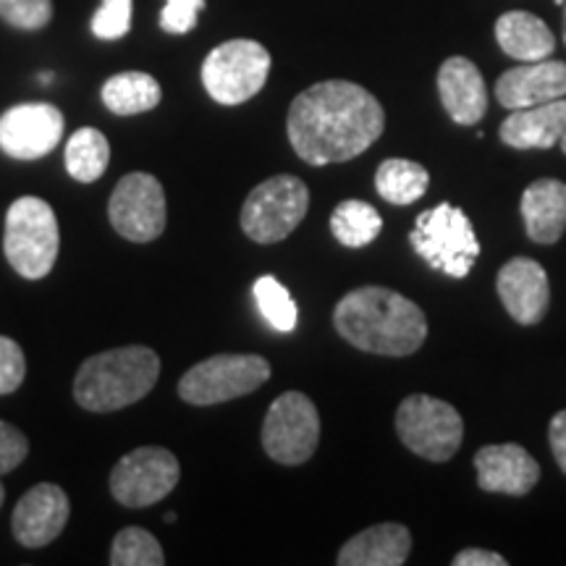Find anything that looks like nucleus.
Wrapping results in <instances>:
<instances>
[{
  "mask_svg": "<svg viewBox=\"0 0 566 566\" xmlns=\"http://www.w3.org/2000/svg\"><path fill=\"white\" fill-rule=\"evenodd\" d=\"M386 129L384 105L365 87L344 80L313 84L294 97L286 132L310 166L346 163L370 150Z\"/></svg>",
  "mask_w": 566,
  "mask_h": 566,
  "instance_id": "nucleus-1",
  "label": "nucleus"
},
{
  "mask_svg": "<svg viewBox=\"0 0 566 566\" xmlns=\"http://www.w3.org/2000/svg\"><path fill=\"white\" fill-rule=\"evenodd\" d=\"M334 325L344 342L384 357H409L428 338L420 304L384 286H363L346 294L334 310Z\"/></svg>",
  "mask_w": 566,
  "mask_h": 566,
  "instance_id": "nucleus-2",
  "label": "nucleus"
},
{
  "mask_svg": "<svg viewBox=\"0 0 566 566\" xmlns=\"http://www.w3.org/2000/svg\"><path fill=\"white\" fill-rule=\"evenodd\" d=\"M160 357L150 346H118L84 359L74 378V399L87 412H116L153 391Z\"/></svg>",
  "mask_w": 566,
  "mask_h": 566,
  "instance_id": "nucleus-3",
  "label": "nucleus"
},
{
  "mask_svg": "<svg viewBox=\"0 0 566 566\" xmlns=\"http://www.w3.org/2000/svg\"><path fill=\"white\" fill-rule=\"evenodd\" d=\"M61 233L51 205L40 197H19L6 212L3 252L21 279L40 281L53 271Z\"/></svg>",
  "mask_w": 566,
  "mask_h": 566,
  "instance_id": "nucleus-4",
  "label": "nucleus"
},
{
  "mask_svg": "<svg viewBox=\"0 0 566 566\" xmlns=\"http://www.w3.org/2000/svg\"><path fill=\"white\" fill-rule=\"evenodd\" d=\"M409 244L433 271L449 279H467L480 258V242L464 210L441 202L415 218Z\"/></svg>",
  "mask_w": 566,
  "mask_h": 566,
  "instance_id": "nucleus-5",
  "label": "nucleus"
},
{
  "mask_svg": "<svg viewBox=\"0 0 566 566\" xmlns=\"http://www.w3.org/2000/svg\"><path fill=\"white\" fill-rule=\"evenodd\" d=\"M271 378V363L260 354H216L189 367L179 396L192 407H212L258 391Z\"/></svg>",
  "mask_w": 566,
  "mask_h": 566,
  "instance_id": "nucleus-6",
  "label": "nucleus"
},
{
  "mask_svg": "<svg viewBox=\"0 0 566 566\" xmlns=\"http://www.w3.org/2000/svg\"><path fill=\"white\" fill-rule=\"evenodd\" d=\"M396 433L401 443L428 462H449L464 438L462 415L449 401L412 394L396 409Z\"/></svg>",
  "mask_w": 566,
  "mask_h": 566,
  "instance_id": "nucleus-7",
  "label": "nucleus"
},
{
  "mask_svg": "<svg viewBox=\"0 0 566 566\" xmlns=\"http://www.w3.org/2000/svg\"><path fill=\"white\" fill-rule=\"evenodd\" d=\"M310 208L307 184L296 176H271L252 189L242 208V231L258 244H275L292 237Z\"/></svg>",
  "mask_w": 566,
  "mask_h": 566,
  "instance_id": "nucleus-8",
  "label": "nucleus"
},
{
  "mask_svg": "<svg viewBox=\"0 0 566 566\" xmlns=\"http://www.w3.org/2000/svg\"><path fill=\"white\" fill-rule=\"evenodd\" d=\"M271 53L254 40H229L212 48L202 63V84L221 105H242L265 87Z\"/></svg>",
  "mask_w": 566,
  "mask_h": 566,
  "instance_id": "nucleus-9",
  "label": "nucleus"
},
{
  "mask_svg": "<svg viewBox=\"0 0 566 566\" xmlns=\"http://www.w3.org/2000/svg\"><path fill=\"white\" fill-rule=\"evenodd\" d=\"M321 441V415L310 396L286 391L273 401L263 422V449L273 462L296 467L315 454Z\"/></svg>",
  "mask_w": 566,
  "mask_h": 566,
  "instance_id": "nucleus-10",
  "label": "nucleus"
},
{
  "mask_svg": "<svg viewBox=\"0 0 566 566\" xmlns=\"http://www.w3.org/2000/svg\"><path fill=\"white\" fill-rule=\"evenodd\" d=\"M181 464L163 446H142L122 457L111 472V493L122 506L158 504L179 485Z\"/></svg>",
  "mask_w": 566,
  "mask_h": 566,
  "instance_id": "nucleus-11",
  "label": "nucleus"
},
{
  "mask_svg": "<svg viewBox=\"0 0 566 566\" xmlns=\"http://www.w3.org/2000/svg\"><path fill=\"white\" fill-rule=\"evenodd\" d=\"M111 226L126 242H155L168 221L166 192L153 174H126L113 189L108 202Z\"/></svg>",
  "mask_w": 566,
  "mask_h": 566,
  "instance_id": "nucleus-12",
  "label": "nucleus"
},
{
  "mask_svg": "<svg viewBox=\"0 0 566 566\" xmlns=\"http://www.w3.org/2000/svg\"><path fill=\"white\" fill-rule=\"evenodd\" d=\"M63 113L51 103H21L0 116V150L17 160L45 158L63 137Z\"/></svg>",
  "mask_w": 566,
  "mask_h": 566,
  "instance_id": "nucleus-13",
  "label": "nucleus"
},
{
  "mask_svg": "<svg viewBox=\"0 0 566 566\" xmlns=\"http://www.w3.org/2000/svg\"><path fill=\"white\" fill-rule=\"evenodd\" d=\"M71 514L69 495L53 483H40L27 491L13 509V537L24 548H42L63 533Z\"/></svg>",
  "mask_w": 566,
  "mask_h": 566,
  "instance_id": "nucleus-14",
  "label": "nucleus"
},
{
  "mask_svg": "<svg viewBox=\"0 0 566 566\" xmlns=\"http://www.w3.org/2000/svg\"><path fill=\"white\" fill-rule=\"evenodd\" d=\"M506 313L520 325H537L548 313L551 286L548 273L533 258H514L499 271L495 279Z\"/></svg>",
  "mask_w": 566,
  "mask_h": 566,
  "instance_id": "nucleus-15",
  "label": "nucleus"
},
{
  "mask_svg": "<svg viewBox=\"0 0 566 566\" xmlns=\"http://www.w3.org/2000/svg\"><path fill=\"white\" fill-rule=\"evenodd\" d=\"M495 97L509 111L533 108L566 97V63L546 59L509 69L495 82Z\"/></svg>",
  "mask_w": 566,
  "mask_h": 566,
  "instance_id": "nucleus-16",
  "label": "nucleus"
},
{
  "mask_svg": "<svg viewBox=\"0 0 566 566\" xmlns=\"http://www.w3.org/2000/svg\"><path fill=\"white\" fill-rule=\"evenodd\" d=\"M478 485L488 493L525 495L541 480V464L516 443L483 446L475 454Z\"/></svg>",
  "mask_w": 566,
  "mask_h": 566,
  "instance_id": "nucleus-17",
  "label": "nucleus"
},
{
  "mask_svg": "<svg viewBox=\"0 0 566 566\" xmlns=\"http://www.w3.org/2000/svg\"><path fill=\"white\" fill-rule=\"evenodd\" d=\"M438 92L451 122L475 126L488 111V90L480 69L470 59L454 55L438 69Z\"/></svg>",
  "mask_w": 566,
  "mask_h": 566,
  "instance_id": "nucleus-18",
  "label": "nucleus"
},
{
  "mask_svg": "<svg viewBox=\"0 0 566 566\" xmlns=\"http://www.w3.org/2000/svg\"><path fill=\"white\" fill-rule=\"evenodd\" d=\"M566 134V97L512 111L501 124V142L514 150H548Z\"/></svg>",
  "mask_w": 566,
  "mask_h": 566,
  "instance_id": "nucleus-19",
  "label": "nucleus"
},
{
  "mask_svg": "<svg viewBox=\"0 0 566 566\" xmlns=\"http://www.w3.org/2000/svg\"><path fill=\"white\" fill-rule=\"evenodd\" d=\"M412 551V533L405 525L367 527L344 543L338 551V566H401Z\"/></svg>",
  "mask_w": 566,
  "mask_h": 566,
  "instance_id": "nucleus-20",
  "label": "nucleus"
},
{
  "mask_svg": "<svg viewBox=\"0 0 566 566\" xmlns=\"http://www.w3.org/2000/svg\"><path fill=\"white\" fill-rule=\"evenodd\" d=\"M525 231L535 244H556L566 231V184L537 179L522 192Z\"/></svg>",
  "mask_w": 566,
  "mask_h": 566,
  "instance_id": "nucleus-21",
  "label": "nucleus"
},
{
  "mask_svg": "<svg viewBox=\"0 0 566 566\" xmlns=\"http://www.w3.org/2000/svg\"><path fill=\"white\" fill-rule=\"evenodd\" d=\"M495 40L509 59L522 63L546 61L556 51V38L546 21L527 11H509L495 21Z\"/></svg>",
  "mask_w": 566,
  "mask_h": 566,
  "instance_id": "nucleus-22",
  "label": "nucleus"
},
{
  "mask_svg": "<svg viewBox=\"0 0 566 566\" xmlns=\"http://www.w3.org/2000/svg\"><path fill=\"white\" fill-rule=\"evenodd\" d=\"M101 95L105 108L116 116H137V113L158 108L163 90L158 80L145 71H124L103 84Z\"/></svg>",
  "mask_w": 566,
  "mask_h": 566,
  "instance_id": "nucleus-23",
  "label": "nucleus"
},
{
  "mask_svg": "<svg viewBox=\"0 0 566 566\" xmlns=\"http://www.w3.org/2000/svg\"><path fill=\"white\" fill-rule=\"evenodd\" d=\"M430 174L420 163L407 158H388L375 174V189L391 205H412L428 192Z\"/></svg>",
  "mask_w": 566,
  "mask_h": 566,
  "instance_id": "nucleus-24",
  "label": "nucleus"
},
{
  "mask_svg": "<svg viewBox=\"0 0 566 566\" xmlns=\"http://www.w3.org/2000/svg\"><path fill=\"white\" fill-rule=\"evenodd\" d=\"M111 163V145L103 132L84 126V129L74 132L66 142V171L71 179L92 184L108 171Z\"/></svg>",
  "mask_w": 566,
  "mask_h": 566,
  "instance_id": "nucleus-25",
  "label": "nucleus"
},
{
  "mask_svg": "<svg viewBox=\"0 0 566 566\" xmlns=\"http://www.w3.org/2000/svg\"><path fill=\"white\" fill-rule=\"evenodd\" d=\"M331 231H334L336 242L344 247H367L384 231V218L380 212L363 200H344L336 205L334 216H331Z\"/></svg>",
  "mask_w": 566,
  "mask_h": 566,
  "instance_id": "nucleus-26",
  "label": "nucleus"
},
{
  "mask_svg": "<svg viewBox=\"0 0 566 566\" xmlns=\"http://www.w3.org/2000/svg\"><path fill=\"white\" fill-rule=\"evenodd\" d=\"M252 294L254 302H258L260 315L281 334H292L296 328V304L292 294L286 292V286L279 279H273V275H260L254 281Z\"/></svg>",
  "mask_w": 566,
  "mask_h": 566,
  "instance_id": "nucleus-27",
  "label": "nucleus"
},
{
  "mask_svg": "<svg viewBox=\"0 0 566 566\" xmlns=\"http://www.w3.org/2000/svg\"><path fill=\"white\" fill-rule=\"evenodd\" d=\"M113 566H163L166 554L153 533L142 527H124L113 537L111 546Z\"/></svg>",
  "mask_w": 566,
  "mask_h": 566,
  "instance_id": "nucleus-28",
  "label": "nucleus"
},
{
  "mask_svg": "<svg viewBox=\"0 0 566 566\" xmlns=\"http://www.w3.org/2000/svg\"><path fill=\"white\" fill-rule=\"evenodd\" d=\"M0 19L24 32L42 30L53 19V0H0Z\"/></svg>",
  "mask_w": 566,
  "mask_h": 566,
  "instance_id": "nucleus-29",
  "label": "nucleus"
},
{
  "mask_svg": "<svg viewBox=\"0 0 566 566\" xmlns=\"http://www.w3.org/2000/svg\"><path fill=\"white\" fill-rule=\"evenodd\" d=\"M132 30V0H103L92 17V34L101 40H122Z\"/></svg>",
  "mask_w": 566,
  "mask_h": 566,
  "instance_id": "nucleus-30",
  "label": "nucleus"
},
{
  "mask_svg": "<svg viewBox=\"0 0 566 566\" xmlns=\"http://www.w3.org/2000/svg\"><path fill=\"white\" fill-rule=\"evenodd\" d=\"M27 359L21 346L9 336H0V396L13 394L24 384Z\"/></svg>",
  "mask_w": 566,
  "mask_h": 566,
  "instance_id": "nucleus-31",
  "label": "nucleus"
},
{
  "mask_svg": "<svg viewBox=\"0 0 566 566\" xmlns=\"http://www.w3.org/2000/svg\"><path fill=\"white\" fill-rule=\"evenodd\" d=\"M205 0H166V9L160 13V27L168 34H187L197 27Z\"/></svg>",
  "mask_w": 566,
  "mask_h": 566,
  "instance_id": "nucleus-32",
  "label": "nucleus"
},
{
  "mask_svg": "<svg viewBox=\"0 0 566 566\" xmlns=\"http://www.w3.org/2000/svg\"><path fill=\"white\" fill-rule=\"evenodd\" d=\"M27 454H30L27 436L19 428H13L11 422L0 420V475H9V472L17 470Z\"/></svg>",
  "mask_w": 566,
  "mask_h": 566,
  "instance_id": "nucleus-33",
  "label": "nucleus"
},
{
  "mask_svg": "<svg viewBox=\"0 0 566 566\" xmlns=\"http://www.w3.org/2000/svg\"><path fill=\"white\" fill-rule=\"evenodd\" d=\"M548 438H551V449H554L556 464L562 467V472H566V409L554 415V420L548 424Z\"/></svg>",
  "mask_w": 566,
  "mask_h": 566,
  "instance_id": "nucleus-34",
  "label": "nucleus"
},
{
  "mask_svg": "<svg viewBox=\"0 0 566 566\" xmlns=\"http://www.w3.org/2000/svg\"><path fill=\"white\" fill-rule=\"evenodd\" d=\"M454 566H506V558L485 548H464L454 556Z\"/></svg>",
  "mask_w": 566,
  "mask_h": 566,
  "instance_id": "nucleus-35",
  "label": "nucleus"
},
{
  "mask_svg": "<svg viewBox=\"0 0 566 566\" xmlns=\"http://www.w3.org/2000/svg\"><path fill=\"white\" fill-rule=\"evenodd\" d=\"M40 80H42V84H51L53 82V74H51V71H48V74H42Z\"/></svg>",
  "mask_w": 566,
  "mask_h": 566,
  "instance_id": "nucleus-36",
  "label": "nucleus"
},
{
  "mask_svg": "<svg viewBox=\"0 0 566 566\" xmlns=\"http://www.w3.org/2000/svg\"><path fill=\"white\" fill-rule=\"evenodd\" d=\"M3 501H6V485L0 483V509H3Z\"/></svg>",
  "mask_w": 566,
  "mask_h": 566,
  "instance_id": "nucleus-37",
  "label": "nucleus"
},
{
  "mask_svg": "<svg viewBox=\"0 0 566 566\" xmlns=\"http://www.w3.org/2000/svg\"><path fill=\"white\" fill-rule=\"evenodd\" d=\"M166 522H168V525H174V522H176V514H174V512H168V514H166Z\"/></svg>",
  "mask_w": 566,
  "mask_h": 566,
  "instance_id": "nucleus-38",
  "label": "nucleus"
},
{
  "mask_svg": "<svg viewBox=\"0 0 566 566\" xmlns=\"http://www.w3.org/2000/svg\"><path fill=\"white\" fill-rule=\"evenodd\" d=\"M562 9H564V42H566V0H564Z\"/></svg>",
  "mask_w": 566,
  "mask_h": 566,
  "instance_id": "nucleus-39",
  "label": "nucleus"
},
{
  "mask_svg": "<svg viewBox=\"0 0 566 566\" xmlns=\"http://www.w3.org/2000/svg\"><path fill=\"white\" fill-rule=\"evenodd\" d=\"M558 145H562V150H564V155H566V134L562 137V142H558Z\"/></svg>",
  "mask_w": 566,
  "mask_h": 566,
  "instance_id": "nucleus-40",
  "label": "nucleus"
},
{
  "mask_svg": "<svg viewBox=\"0 0 566 566\" xmlns=\"http://www.w3.org/2000/svg\"><path fill=\"white\" fill-rule=\"evenodd\" d=\"M556 3H558V6H564V0H556Z\"/></svg>",
  "mask_w": 566,
  "mask_h": 566,
  "instance_id": "nucleus-41",
  "label": "nucleus"
}]
</instances>
